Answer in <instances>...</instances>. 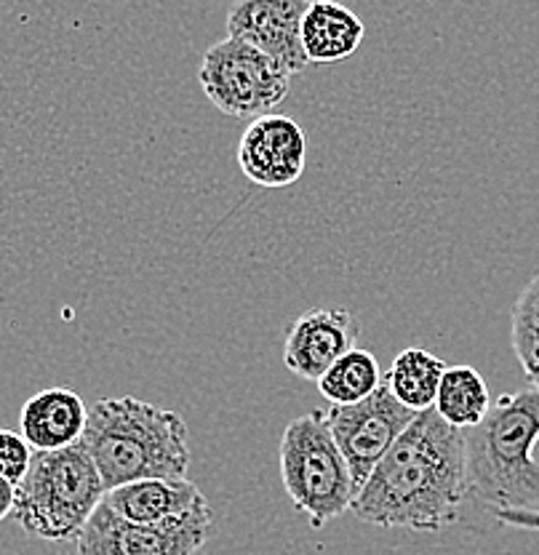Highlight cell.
<instances>
[{
  "label": "cell",
  "mask_w": 539,
  "mask_h": 555,
  "mask_svg": "<svg viewBox=\"0 0 539 555\" xmlns=\"http://www.w3.org/2000/svg\"><path fill=\"white\" fill-rule=\"evenodd\" d=\"M467 494L465 430L425 409L376 462L350 513L380 529L436 534L460 520Z\"/></svg>",
  "instance_id": "6da1fadb"
},
{
  "label": "cell",
  "mask_w": 539,
  "mask_h": 555,
  "mask_svg": "<svg viewBox=\"0 0 539 555\" xmlns=\"http://www.w3.org/2000/svg\"><path fill=\"white\" fill-rule=\"evenodd\" d=\"M80 443L104 489L142 478H188V425L177 412L139 398H102L89 409Z\"/></svg>",
  "instance_id": "7a4b0ae2"
},
{
  "label": "cell",
  "mask_w": 539,
  "mask_h": 555,
  "mask_svg": "<svg viewBox=\"0 0 539 555\" xmlns=\"http://www.w3.org/2000/svg\"><path fill=\"white\" fill-rule=\"evenodd\" d=\"M539 387L497 398L484 420L465 430L467 486L480 505L529 511L539 502Z\"/></svg>",
  "instance_id": "3957f363"
},
{
  "label": "cell",
  "mask_w": 539,
  "mask_h": 555,
  "mask_svg": "<svg viewBox=\"0 0 539 555\" xmlns=\"http://www.w3.org/2000/svg\"><path fill=\"white\" fill-rule=\"evenodd\" d=\"M104 494L100 470L80 441L67 449L33 451L11 516L38 540L75 542Z\"/></svg>",
  "instance_id": "277c9868"
},
{
  "label": "cell",
  "mask_w": 539,
  "mask_h": 555,
  "mask_svg": "<svg viewBox=\"0 0 539 555\" xmlns=\"http://www.w3.org/2000/svg\"><path fill=\"white\" fill-rule=\"evenodd\" d=\"M281 481L312 529L350 511L358 489L323 412L297 416L281 438Z\"/></svg>",
  "instance_id": "5b68a950"
},
{
  "label": "cell",
  "mask_w": 539,
  "mask_h": 555,
  "mask_svg": "<svg viewBox=\"0 0 539 555\" xmlns=\"http://www.w3.org/2000/svg\"><path fill=\"white\" fill-rule=\"evenodd\" d=\"M198 80L203 94L230 118H259L286 100L292 73L246 40H217L203 54Z\"/></svg>",
  "instance_id": "8992f818"
},
{
  "label": "cell",
  "mask_w": 539,
  "mask_h": 555,
  "mask_svg": "<svg viewBox=\"0 0 539 555\" xmlns=\"http://www.w3.org/2000/svg\"><path fill=\"white\" fill-rule=\"evenodd\" d=\"M211 507L161 524H137L100 502L78 534V555H195L211 540Z\"/></svg>",
  "instance_id": "52a82bcc"
},
{
  "label": "cell",
  "mask_w": 539,
  "mask_h": 555,
  "mask_svg": "<svg viewBox=\"0 0 539 555\" xmlns=\"http://www.w3.org/2000/svg\"><path fill=\"white\" fill-rule=\"evenodd\" d=\"M420 412L403 406L390 387L382 382L369 398L350 403V406H332L326 412L329 427L337 441L342 456L352 473V483L361 491L369 481L376 462L387 454V449L398 441V436L409 427V422Z\"/></svg>",
  "instance_id": "ba28073f"
},
{
  "label": "cell",
  "mask_w": 539,
  "mask_h": 555,
  "mask_svg": "<svg viewBox=\"0 0 539 555\" xmlns=\"http://www.w3.org/2000/svg\"><path fill=\"white\" fill-rule=\"evenodd\" d=\"M305 131L288 115H259L238 142V166L243 177L259 188H288L305 173Z\"/></svg>",
  "instance_id": "9c48e42d"
},
{
  "label": "cell",
  "mask_w": 539,
  "mask_h": 555,
  "mask_svg": "<svg viewBox=\"0 0 539 555\" xmlns=\"http://www.w3.org/2000/svg\"><path fill=\"white\" fill-rule=\"evenodd\" d=\"M310 0H235L228 35L257 46L292 75L310 65L303 49V20Z\"/></svg>",
  "instance_id": "30bf717a"
},
{
  "label": "cell",
  "mask_w": 539,
  "mask_h": 555,
  "mask_svg": "<svg viewBox=\"0 0 539 555\" xmlns=\"http://www.w3.org/2000/svg\"><path fill=\"white\" fill-rule=\"evenodd\" d=\"M361 326L345 308L307 310L294 318L283 343V363L299 379L318 382L334 363L352 350Z\"/></svg>",
  "instance_id": "8fae6325"
},
{
  "label": "cell",
  "mask_w": 539,
  "mask_h": 555,
  "mask_svg": "<svg viewBox=\"0 0 539 555\" xmlns=\"http://www.w3.org/2000/svg\"><path fill=\"white\" fill-rule=\"evenodd\" d=\"M104 502L137 524H161L208 507L203 491L190 478H142L110 489Z\"/></svg>",
  "instance_id": "7c38bea8"
},
{
  "label": "cell",
  "mask_w": 539,
  "mask_h": 555,
  "mask_svg": "<svg viewBox=\"0 0 539 555\" xmlns=\"http://www.w3.org/2000/svg\"><path fill=\"white\" fill-rule=\"evenodd\" d=\"M84 398L67 387H49L27 398L20 414V430L33 451L67 449L80 441L86 427Z\"/></svg>",
  "instance_id": "4fadbf2b"
},
{
  "label": "cell",
  "mask_w": 539,
  "mask_h": 555,
  "mask_svg": "<svg viewBox=\"0 0 539 555\" xmlns=\"http://www.w3.org/2000/svg\"><path fill=\"white\" fill-rule=\"evenodd\" d=\"M363 20L337 0H310L303 20V49L312 65H334L363 43Z\"/></svg>",
  "instance_id": "5bb4252c"
},
{
  "label": "cell",
  "mask_w": 539,
  "mask_h": 555,
  "mask_svg": "<svg viewBox=\"0 0 539 555\" xmlns=\"http://www.w3.org/2000/svg\"><path fill=\"white\" fill-rule=\"evenodd\" d=\"M433 409L451 427L467 430L478 425L491 409L489 385L473 366H446Z\"/></svg>",
  "instance_id": "9a60e30c"
},
{
  "label": "cell",
  "mask_w": 539,
  "mask_h": 555,
  "mask_svg": "<svg viewBox=\"0 0 539 555\" xmlns=\"http://www.w3.org/2000/svg\"><path fill=\"white\" fill-rule=\"evenodd\" d=\"M444 372L446 363L440 358L422 350V347H409V350L398 352L396 361L390 363L385 385L390 387V392L403 406L414 409V412H425L436 403Z\"/></svg>",
  "instance_id": "2e32d148"
},
{
  "label": "cell",
  "mask_w": 539,
  "mask_h": 555,
  "mask_svg": "<svg viewBox=\"0 0 539 555\" xmlns=\"http://www.w3.org/2000/svg\"><path fill=\"white\" fill-rule=\"evenodd\" d=\"M382 372L376 358L369 350H347L345 356L316 382L321 396L332 406H350V403L369 398L382 385Z\"/></svg>",
  "instance_id": "e0dca14e"
},
{
  "label": "cell",
  "mask_w": 539,
  "mask_h": 555,
  "mask_svg": "<svg viewBox=\"0 0 539 555\" xmlns=\"http://www.w3.org/2000/svg\"><path fill=\"white\" fill-rule=\"evenodd\" d=\"M510 343L529 377V385L539 387V273L526 283L521 297L515 299Z\"/></svg>",
  "instance_id": "ac0fdd59"
},
{
  "label": "cell",
  "mask_w": 539,
  "mask_h": 555,
  "mask_svg": "<svg viewBox=\"0 0 539 555\" xmlns=\"http://www.w3.org/2000/svg\"><path fill=\"white\" fill-rule=\"evenodd\" d=\"M30 460L33 447L25 441V436L0 427V476L9 478L14 486H20L22 478L27 476Z\"/></svg>",
  "instance_id": "d6986e66"
},
{
  "label": "cell",
  "mask_w": 539,
  "mask_h": 555,
  "mask_svg": "<svg viewBox=\"0 0 539 555\" xmlns=\"http://www.w3.org/2000/svg\"><path fill=\"white\" fill-rule=\"evenodd\" d=\"M495 518L500 524L513 526V529H529V531H539V511H497Z\"/></svg>",
  "instance_id": "ffe728a7"
},
{
  "label": "cell",
  "mask_w": 539,
  "mask_h": 555,
  "mask_svg": "<svg viewBox=\"0 0 539 555\" xmlns=\"http://www.w3.org/2000/svg\"><path fill=\"white\" fill-rule=\"evenodd\" d=\"M16 502V486L9 481V478L0 476V520H5L14 513Z\"/></svg>",
  "instance_id": "44dd1931"
}]
</instances>
